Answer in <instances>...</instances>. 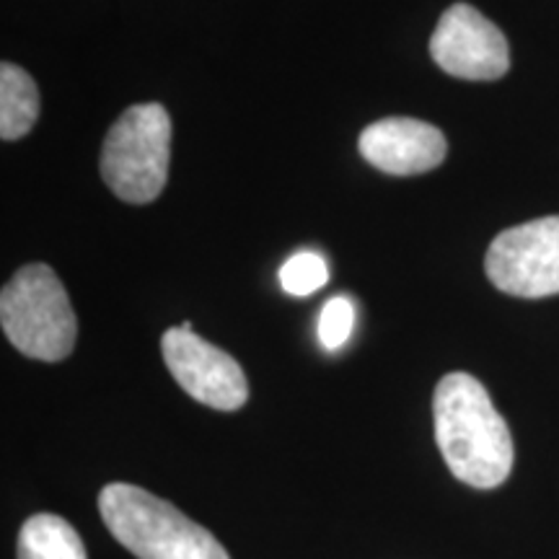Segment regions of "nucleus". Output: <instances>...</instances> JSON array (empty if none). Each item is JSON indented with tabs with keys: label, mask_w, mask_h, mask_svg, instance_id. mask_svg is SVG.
<instances>
[{
	"label": "nucleus",
	"mask_w": 559,
	"mask_h": 559,
	"mask_svg": "<svg viewBox=\"0 0 559 559\" xmlns=\"http://www.w3.org/2000/svg\"><path fill=\"white\" fill-rule=\"evenodd\" d=\"M39 117V88L24 68L5 60L0 66V138L21 140Z\"/></svg>",
	"instance_id": "nucleus-9"
},
{
	"label": "nucleus",
	"mask_w": 559,
	"mask_h": 559,
	"mask_svg": "<svg viewBox=\"0 0 559 559\" xmlns=\"http://www.w3.org/2000/svg\"><path fill=\"white\" fill-rule=\"evenodd\" d=\"M358 148L379 171L391 177H415L443 164L449 156V140L430 122L386 117L360 132Z\"/></svg>",
	"instance_id": "nucleus-8"
},
{
	"label": "nucleus",
	"mask_w": 559,
	"mask_h": 559,
	"mask_svg": "<svg viewBox=\"0 0 559 559\" xmlns=\"http://www.w3.org/2000/svg\"><path fill=\"white\" fill-rule=\"evenodd\" d=\"M166 368L192 400L221 412L241 409L249 400V383L239 362L192 332L190 321L171 326L160 337Z\"/></svg>",
	"instance_id": "nucleus-6"
},
{
	"label": "nucleus",
	"mask_w": 559,
	"mask_h": 559,
	"mask_svg": "<svg viewBox=\"0 0 559 559\" xmlns=\"http://www.w3.org/2000/svg\"><path fill=\"white\" fill-rule=\"evenodd\" d=\"M440 456L453 477L474 489H495L513 472V438L487 389L469 373H449L432 394Z\"/></svg>",
	"instance_id": "nucleus-1"
},
{
	"label": "nucleus",
	"mask_w": 559,
	"mask_h": 559,
	"mask_svg": "<svg viewBox=\"0 0 559 559\" xmlns=\"http://www.w3.org/2000/svg\"><path fill=\"white\" fill-rule=\"evenodd\" d=\"M3 334L21 355L34 360H66L75 347L79 324L60 277L47 264H26L0 293Z\"/></svg>",
	"instance_id": "nucleus-3"
},
{
	"label": "nucleus",
	"mask_w": 559,
	"mask_h": 559,
	"mask_svg": "<svg viewBox=\"0 0 559 559\" xmlns=\"http://www.w3.org/2000/svg\"><path fill=\"white\" fill-rule=\"evenodd\" d=\"M355 326V306L347 298H332L319 313V342L330 353L340 349L349 340Z\"/></svg>",
	"instance_id": "nucleus-12"
},
{
	"label": "nucleus",
	"mask_w": 559,
	"mask_h": 559,
	"mask_svg": "<svg viewBox=\"0 0 559 559\" xmlns=\"http://www.w3.org/2000/svg\"><path fill=\"white\" fill-rule=\"evenodd\" d=\"M495 288L519 298L559 293V215H547L495 236L485 257Z\"/></svg>",
	"instance_id": "nucleus-5"
},
{
	"label": "nucleus",
	"mask_w": 559,
	"mask_h": 559,
	"mask_svg": "<svg viewBox=\"0 0 559 559\" xmlns=\"http://www.w3.org/2000/svg\"><path fill=\"white\" fill-rule=\"evenodd\" d=\"M16 559H88L79 531L55 513H37L19 531Z\"/></svg>",
	"instance_id": "nucleus-10"
},
{
	"label": "nucleus",
	"mask_w": 559,
	"mask_h": 559,
	"mask_svg": "<svg viewBox=\"0 0 559 559\" xmlns=\"http://www.w3.org/2000/svg\"><path fill=\"white\" fill-rule=\"evenodd\" d=\"M171 160V117L160 104H135L111 124L102 145V179L130 205L164 192Z\"/></svg>",
	"instance_id": "nucleus-4"
},
{
	"label": "nucleus",
	"mask_w": 559,
	"mask_h": 559,
	"mask_svg": "<svg viewBox=\"0 0 559 559\" xmlns=\"http://www.w3.org/2000/svg\"><path fill=\"white\" fill-rule=\"evenodd\" d=\"M330 280L326 262L313 251H298L280 270V285L288 296H311L319 288H324Z\"/></svg>",
	"instance_id": "nucleus-11"
},
{
	"label": "nucleus",
	"mask_w": 559,
	"mask_h": 559,
	"mask_svg": "<svg viewBox=\"0 0 559 559\" xmlns=\"http://www.w3.org/2000/svg\"><path fill=\"white\" fill-rule=\"evenodd\" d=\"M99 513L109 534L138 559H230L207 528L143 487L107 485Z\"/></svg>",
	"instance_id": "nucleus-2"
},
{
	"label": "nucleus",
	"mask_w": 559,
	"mask_h": 559,
	"mask_svg": "<svg viewBox=\"0 0 559 559\" xmlns=\"http://www.w3.org/2000/svg\"><path fill=\"white\" fill-rule=\"evenodd\" d=\"M436 66L461 81H498L510 70L506 34L469 3L443 13L430 37Z\"/></svg>",
	"instance_id": "nucleus-7"
}]
</instances>
